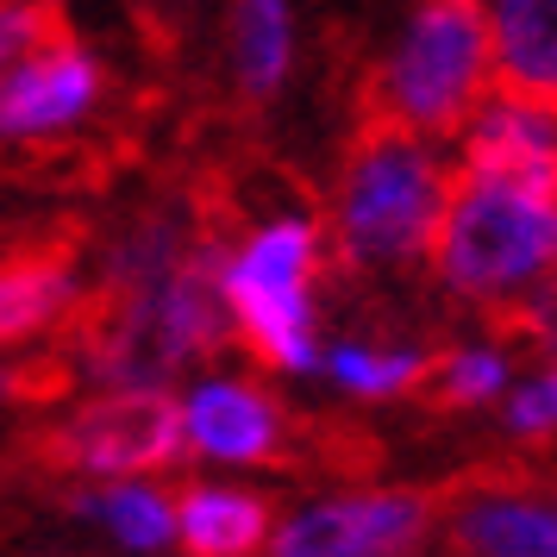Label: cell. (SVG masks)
I'll return each mask as SVG.
<instances>
[{
    "label": "cell",
    "instance_id": "16",
    "mask_svg": "<svg viewBox=\"0 0 557 557\" xmlns=\"http://www.w3.org/2000/svg\"><path fill=\"white\" fill-rule=\"evenodd\" d=\"M313 370L338 388V395H357V401H388V395H407L420 388L432 370L426 345H376V338H338V345H320Z\"/></svg>",
    "mask_w": 557,
    "mask_h": 557
},
{
    "label": "cell",
    "instance_id": "10",
    "mask_svg": "<svg viewBox=\"0 0 557 557\" xmlns=\"http://www.w3.org/2000/svg\"><path fill=\"white\" fill-rule=\"evenodd\" d=\"M457 170L557 182V101H539V95L495 82L476 101V113L457 126Z\"/></svg>",
    "mask_w": 557,
    "mask_h": 557
},
{
    "label": "cell",
    "instance_id": "19",
    "mask_svg": "<svg viewBox=\"0 0 557 557\" xmlns=\"http://www.w3.org/2000/svg\"><path fill=\"white\" fill-rule=\"evenodd\" d=\"M507 432L513 438H552L557 432V357L532 376L507 382Z\"/></svg>",
    "mask_w": 557,
    "mask_h": 557
},
{
    "label": "cell",
    "instance_id": "6",
    "mask_svg": "<svg viewBox=\"0 0 557 557\" xmlns=\"http://www.w3.org/2000/svg\"><path fill=\"white\" fill-rule=\"evenodd\" d=\"M57 457L88 476H151L182 457V407L163 382H107L57 426Z\"/></svg>",
    "mask_w": 557,
    "mask_h": 557
},
{
    "label": "cell",
    "instance_id": "17",
    "mask_svg": "<svg viewBox=\"0 0 557 557\" xmlns=\"http://www.w3.org/2000/svg\"><path fill=\"white\" fill-rule=\"evenodd\" d=\"M76 507L88 520H101L126 552H163L176 539V502L163 488H151L145 476H113L107 488L82 495Z\"/></svg>",
    "mask_w": 557,
    "mask_h": 557
},
{
    "label": "cell",
    "instance_id": "11",
    "mask_svg": "<svg viewBox=\"0 0 557 557\" xmlns=\"http://www.w3.org/2000/svg\"><path fill=\"white\" fill-rule=\"evenodd\" d=\"M495 82L557 101V0H476Z\"/></svg>",
    "mask_w": 557,
    "mask_h": 557
},
{
    "label": "cell",
    "instance_id": "13",
    "mask_svg": "<svg viewBox=\"0 0 557 557\" xmlns=\"http://www.w3.org/2000/svg\"><path fill=\"white\" fill-rule=\"evenodd\" d=\"M226 63L245 101H276L295 76V0H232Z\"/></svg>",
    "mask_w": 557,
    "mask_h": 557
},
{
    "label": "cell",
    "instance_id": "8",
    "mask_svg": "<svg viewBox=\"0 0 557 557\" xmlns=\"http://www.w3.org/2000/svg\"><path fill=\"white\" fill-rule=\"evenodd\" d=\"M432 507L413 488H357L295 507L270 527V557H395L426 539Z\"/></svg>",
    "mask_w": 557,
    "mask_h": 557
},
{
    "label": "cell",
    "instance_id": "1",
    "mask_svg": "<svg viewBox=\"0 0 557 557\" xmlns=\"http://www.w3.org/2000/svg\"><path fill=\"white\" fill-rule=\"evenodd\" d=\"M232 338L213 245L176 213L132 220L101 263V307L82 332V363L95 382H170L195 357Z\"/></svg>",
    "mask_w": 557,
    "mask_h": 557
},
{
    "label": "cell",
    "instance_id": "9",
    "mask_svg": "<svg viewBox=\"0 0 557 557\" xmlns=\"http://www.w3.org/2000/svg\"><path fill=\"white\" fill-rule=\"evenodd\" d=\"M182 407V451L207 463H276L288 445V420L270 388L251 376H195L176 395Z\"/></svg>",
    "mask_w": 557,
    "mask_h": 557
},
{
    "label": "cell",
    "instance_id": "3",
    "mask_svg": "<svg viewBox=\"0 0 557 557\" xmlns=\"http://www.w3.org/2000/svg\"><path fill=\"white\" fill-rule=\"evenodd\" d=\"M426 263H432V276H438V288L457 295V301L520 307L539 282H552L557 182L552 176L457 170Z\"/></svg>",
    "mask_w": 557,
    "mask_h": 557
},
{
    "label": "cell",
    "instance_id": "4",
    "mask_svg": "<svg viewBox=\"0 0 557 557\" xmlns=\"http://www.w3.org/2000/svg\"><path fill=\"white\" fill-rule=\"evenodd\" d=\"M320 270H326V226L301 207L257 220L238 245L213 251L226 326L270 370H288V376L313 370V357H320Z\"/></svg>",
    "mask_w": 557,
    "mask_h": 557
},
{
    "label": "cell",
    "instance_id": "22",
    "mask_svg": "<svg viewBox=\"0 0 557 557\" xmlns=\"http://www.w3.org/2000/svg\"><path fill=\"white\" fill-rule=\"evenodd\" d=\"M552 282H557V263H552Z\"/></svg>",
    "mask_w": 557,
    "mask_h": 557
},
{
    "label": "cell",
    "instance_id": "14",
    "mask_svg": "<svg viewBox=\"0 0 557 557\" xmlns=\"http://www.w3.org/2000/svg\"><path fill=\"white\" fill-rule=\"evenodd\" d=\"M176 539L188 557H251L270 539V502L226 482H195L176 502Z\"/></svg>",
    "mask_w": 557,
    "mask_h": 557
},
{
    "label": "cell",
    "instance_id": "18",
    "mask_svg": "<svg viewBox=\"0 0 557 557\" xmlns=\"http://www.w3.org/2000/svg\"><path fill=\"white\" fill-rule=\"evenodd\" d=\"M432 388H438V401L451 407H488L507 395V382H513V351L495 345V338H476V345H457V351L432 357Z\"/></svg>",
    "mask_w": 557,
    "mask_h": 557
},
{
    "label": "cell",
    "instance_id": "12",
    "mask_svg": "<svg viewBox=\"0 0 557 557\" xmlns=\"http://www.w3.org/2000/svg\"><path fill=\"white\" fill-rule=\"evenodd\" d=\"M76 307H82V276L70 257L51 251L0 257V351L57 332Z\"/></svg>",
    "mask_w": 557,
    "mask_h": 557
},
{
    "label": "cell",
    "instance_id": "21",
    "mask_svg": "<svg viewBox=\"0 0 557 557\" xmlns=\"http://www.w3.org/2000/svg\"><path fill=\"white\" fill-rule=\"evenodd\" d=\"M7 388H13V376H7V370H0V401H7Z\"/></svg>",
    "mask_w": 557,
    "mask_h": 557
},
{
    "label": "cell",
    "instance_id": "2",
    "mask_svg": "<svg viewBox=\"0 0 557 557\" xmlns=\"http://www.w3.org/2000/svg\"><path fill=\"white\" fill-rule=\"evenodd\" d=\"M451 176L457 163L438 138L370 120L351 138V151L338 163V182H332L326 220H320L326 226V251L338 263L363 270V276L426 263L445 195H451Z\"/></svg>",
    "mask_w": 557,
    "mask_h": 557
},
{
    "label": "cell",
    "instance_id": "7",
    "mask_svg": "<svg viewBox=\"0 0 557 557\" xmlns=\"http://www.w3.org/2000/svg\"><path fill=\"white\" fill-rule=\"evenodd\" d=\"M107 101V63L82 38L51 32L0 76V145H51L88 126Z\"/></svg>",
    "mask_w": 557,
    "mask_h": 557
},
{
    "label": "cell",
    "instance_id": "15",
    "mask_svg": "<svg viewBox=\"0 0 557 557\" xmlns=\"http://www.w3.org/2000/svg\"><path fill=\"white\" fill-rule=\"evenodd\" d=\"M457 545L476 557H557V502L539 495H476L457 507Z\"/></svg>",
    "mask_w": 557,
    "mask_h": 557
},
{
    "label": "cell",
    "instance_id": "5",
    "mask_svg": "<svg viewBox=\"0 0 557 557\" xmlns=\"http://www.w3.org/2000/svg\"><path fill=\"white\" fill-rule=\"evenodd\" d=\"M488 88H495V57L476 0H407L370 76L376 120L451 145Z\"/></svg>",
    "mask_w": 557,
    "mask_h": 557
},
{
    "label": "cell",
    "instance_id": "20",
    "mask_svg": "<svg viewBox=\"0 0 557 557\" xmlns=\"http://www.w3.org/2000/svg\"><path fill=\"white\" fill-rule=\"evenodd\" d=\"M57 32L51 7L45 0H0V76L32 51V45H45Z\"/></svg>",
    "mask_w": 557,
    "mask_h": 557
}]
</instances>
